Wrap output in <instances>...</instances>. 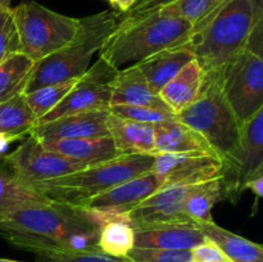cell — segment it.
Wrapping results in <instances>:
<instances>
[{
	"instance_id": "cell-11",
	"label": "cell",
	"mask_w": 263,
	"mask_h": 262,
	"mask_svg": "<svg viewBox=\"0 0 263 262\" xmlns=\"http://www.w3.org/2000/svg\"><path fill=\"white\" fill-rule=\"evenodd\" d=\"M153 172L162 179V188L192 186L223 176L225 163L213 154H157Z\"/></svg>"
},
{
	"instance_id": "cell-14",
	"label": "cell",
	"mask_w": 263,
	"mask_h": 262,
	"mask_svg": "<svg viewBox=\"0 0 263 262\" xmlns=\"http://www.w3.org/2000/svg\"><path fill=\"white\" fill-rule=\"evenodd\" d=\"M109 110H94L63 116L49 122L37 123L30 135L41 143L62 139L108 136L107 120Z\"/></svg>"
},
{
	"instance_id": "cell-35",
	"label": "cell",
	"mask_w": 263,
	"mask_h": 262,
	"mask_svg": "<svg viewBox=\"0 0 263 262\" xmlns=\"http://www.w3.org/2000/svg\"><path fill=\"white\" fill-rule=\"evenodd\" d=\"M192 262H233L225 252L211 239L205 238L203 243L192 249Z\"/></svg>"
},
{
	"instance_id": "cell-16",
	"label": "cell",
	"mask_w": 263,
	"mask_h": 262,
	"mask_svg": "<svg viewBox=\"0 0 263 262\" xmlns=\"http://www.w3.org/2000/svg\"><path fill=\"white\" fill-rule=\"evenodd\" d=\"M162 185L163 182L161 177L156 172L151 171L141 176L127 180L108 192L91 198L81 207L127 212L141 200L148 198L157 190L162 189Z\"/></svg>"
},
{
	"instance_id": "cell-3",
	"label": "cell",
	"mask_w": 263,
	"mask_h": 262,
	"mask_svg": "<svg viewBox=\"0 0 263 262\" xmlns=\"http://www.w3.org/2000/svg\"><path fill=\"white\" fill-rule=\"evenodd\" d=\"M254 17L251 0H226L208 20L193 30L185 44L207 72L220 71L246 49Z\"/></svg>"
},
{
	"instance_id": "cell-37",
	"label": "cell",
	"mask_w": 263,
	"mask_h": 262,
	"mask_svg": "<svg viewBox=\"0 0 263 262\" xmlns=\"http://www.w3.org/2000/svg\"><path fill=\"white\" fill-rule=\"evenodd\" d=\"M246 49L251 50L263 61V15L254 21Z\"/></svg>"
},
{
	"instance_id": "cell-31",
	"label": "cell",
	"mask_w": 263,
	"mask_h": 262,
	"mask_svg": "<svg viewBox=\"0 0 263 262\" xmlns=\"http://www.w3.org/2000/svg\"><path fill=\"white\" fill-rule=\"evenodd\" d=\"M109 112L118 117L138 121V122L151 123V125L176 118V116L168 109L143 107V105H112L109 108Z\"/></svg>"
},
{
	"instance_id": "cell-40",
	"label": "cell",
	"mask_w": 263,
	"mask_h": 262,
	"mask_svg": "<svg viewBox=\"0 0 263 262\" xmlns=\"http://www.w3.org/2000/svg\"><path fill=\"white\" fill-rule=\"evenodd\" d=\"M138 0H115V7L120 10V13H126L134 7Z\"/></svg>"
},
{
	"instance_id": "cell-15",
	"label": "cell",
	"mask_w": 263,
	"mask_h": 262,
	"mask_svg": "<svg viewBox=\"0 0 263 262\" xmlns=\"http://www.w3.org/2000/svg\"><path fill=\"white\" fill-rule=\"evenodd\" d=\"M135 247L139 248L187 249L205 240L199 225L193 222H156L133 225Z\"/></svg>"
},
{
	"instance_id": "cell-5",
	"label": "cell",
	"mask_w": 263,
	"mask_h": 262,
	"mask_svg": "<svg viewBox=\"0 0 263 262\" xmlns=\"http://www.w3.org/2000/svg\"><path fill=\"white\" fill-rule=\"evenodd\" d=\"M154 154H121L35 186L49 199L79 205L112 188L153 171Z\"/></svg>"
},
{
	"instance_id": "cell-2",
	"label": "cell",
	"mask_w": 263,
	"mask_h": 262,
	"mask_svg": "<svg viewBox=\"0 0 263 262\" xmlns=\"http://www.w3.org/2000/svg\"><path fill=\"white\" fill-rule=\"evenodd\" d=\"M193 33V25L179 17H168L156 10L136 20H122L100 51V58L116 69L138 63L148 57L185 45Z\"/></svg>"
},
{
	"instance_id": "cell-25",
	"label": "cell",
	"mask_w": 263,
	"mask_h": 262,
	"mask_svg": "<svg viewBox=\"0 0 263 262\" xmlns=\"http://www.w3.org/2000/svg\"><path fill=\"white\" fill-rule=\"evenodd\" d=\"M135 247L134 231L127 212H120L100 228L98 248L102 253L116 258H126Z\"/></svg>"
},
{
	"instance_id": "cell-22",
	"label": "cell",
	"mask_w": 263,
	"mask_h": 262,
	"mask_svg": "<svg viewBox=\"0 0 263 262\" xmlns=\"http://www.w3.org/2000/svg\"><path fill=\"white\" fill-rule=\"evenodd\" d=\"M204 74L197 59H193L159 91L161 99L175 116L197 99L202 90Z\"/></svg>"
},
{
	"instance_id": "cell-30",
	"label": "cell",
	"mask_w": 263,
	"mask_h": 262,
	"mask_svg": "<svg viewBox=\"0 0 263 262\" xmlns=\"http://www.w3.org/2000/svg\"><path fill=\"white\" fill-rule=\"evenodd\" d=\"M226 0H175L158 9V12L168 17H179L189 21L193 30L199 27L211 17Z\"/></svg>"
},
{
	"instance_id": "cell-27",
	"label": "cell",
	"mask_w": 263,
	"mask_h": 262,
	"mask_svg": "<svg viewBox=\"0 0 263 262\" xmlns=\"http://www.w3.org/2000/svg\"><path fill=\"white\" fill-rule=\"evenodd\" d=\"M36 125L37 117L28 107L23 94L0 104V134L26 138Z\"/></svg>"
},
{
	"instance_id": "cell-19",
	"label": "cell",
	"mask_w": 263,
	"mask_h": 262,
	"mask_svg": "<svg viewBox=\"0 0 263 262\" xmlns=\"http://www.w3.org/2000/svg\"><path fill=\"white\" fill-rule=\"evenodd\" d=\"M108 135L121 154H154V125L118 117L109 112L107 120Z\"/></svg>"
},
{
	"instance_id": "cell-1",
	"label": "cell",
	"mask_w": 263,
	"mask_h": 262,
	"mask_svg": "<svg viewBox=\"0 0 263 262\" xmlns=\"http://www.w3.org/2000/svg\"><path fill=\"white\" fill-rule=\"evenodd\" d=\"M100 222L90 208L46 199L0 213V235L10 246L39 256L100 252Z\"/></svg>"
},
{
	"instance_id": "cell-7",
	"label": "cell",
	"mask_w": 263,
	"mask_h": 262,
	"mask_svg": "<svg viewBox=\"0 0 263 262\" xmlns=\"http://www.w3.org/2000/svg\"><path fill=\"white\" fill-rule=\"evenodd\" d=\"M21 40V51L35 62L68 45L76 36L80 18L61 14L33 0L12 8Z\"/></svg>"
},
{
	"instance_id": "cell-26",
	"label": "cell",
	"mask_w": 263,
	"mask_h": 262,
	"mask_svg": "<svg viewBox=\"0 0 263 262\" xmlns=\"http://www.w3.org/2000/svg\"><path fill=\"white\" fill-rule=\"evenodd\" d=\"M36 62L25 53H15L0 64V104L25 94Z\"/></svg>"
},
{
	"instance_id": "cell-9",
	"label": "cell",
	"mask_w": 263,
	"mask_h": 262,
	"mask_svg": "<svg viewBox=\"0 0 263 262\" xmlns=\"http://www.w3.org/2000/svg\"><path fill=\"white\" fill-rule=\"evenodd\" d=\"M2 161L22 184L32 189L86 167L81 162L49 151L32 136H27L14 151L4 154Z\"/></svg>"
},
{
	"instance_id": "cell-23",
	"label": "cell",
	"mask_w": 263,
	"mask_h": 262,
	"mask_svg": "<svg viewBox=\"0 0 263 262\" xmlns=\"http://www.w3.org/2000/svg\"><path fill=\"white\" fill-rule=\"evenodd\" d=\"M228 198L223 176L207 180L190 188L184 213L198 225H207L215 222L212 217L213 205Z\"/></svg>"
},
{
	"instance_id": "cell-6",
	"label": "cell",
	"mask_w": 263,
	"mask_h": 262,
	"mask_svg": "<svg viewBox=\"0 0 263 262\" xmlns=\"http://www.w3.org/2000/svg\"><path fill=\"white\" fill-rule=\"evenodd\" d=\"M176 120L194 128L210 143L225 163V174L231 169L240 146L241 125L223 95L220 71L204 74L198 98L176 115Z\"/></svg>"
},
{
	"instance_id": "cell-33",
	"label": "cell",
	"mask_w": 263,
	"mask_h": 262,
	"mask_svg": "<svg viewBox=\"0 0 263 262\" xmlns=\"http://www.w3.org/2000/svg\"><path fill=\"white\" fill-rule=\"evenodd\" d=\"M126 258L133 262H192V251L134 247Z\"/></svg>"
},
{
	"instance_id": "cell-10",
	"label": "cell",
	"mask_w": 263,
	"mask_h": 262,
	"mask_svg": "<svg viewBox=\"0 0 263 262\" xmlns=\"http://www.w3.org/2000/svg\"><path fill=\"white\" fill-rule=\"evenodd\" d=\"M117 71L99 57L86 73L80 77L67 97L53 110L40 118L37 123L49 122L73 113L109 110L112 82Z\"/></svg>"
},
{
	"instance_id": "cell-34",
	"label": "cell",
	"mask_w": 263,
	"mask_h": 262,
	"mask_svg": "<svg viewBox=\"0 0 263 262\" xmlns=\"http://www.w3.org/2000/svg\"><path fill=\"white\" fill-rule=\"evenodd\" d=\"M39 262H133L128 258H116L102 252H85V253H57L39 256Z\"/></svg>"
},
{
	"instance_id": "cell-28",
	"label": "cell",
	"mask_w": 263,
	"mask_h": 262,
	"mask_svg": "<svg viewBox=\"0 0 263 262\" xmlns=\"http://www.w3.org/2000/svg\"><path fill=\"white\" fill-rule=\"evenodd\" d=\"M49 199L20 181L7 166L0 164V213L28 203Z\"/></svg>"
},
{
	"instance_id": "cell-18",
	"label": "cell",
	"mask_w": 263,
	"mask_h": 262,
	"mask_svg": "<svg viewBox=\"0 0 263 262\" xmlns=\"http://www.w3.org/2000/svg\"><path fill=\"white\" fill-rule=\"evenodd\" d=\"M112 105H143L159 109H168L158 94L149 86L135 63L125 69H118L112 82ZM170 110V109H168Z\"/></svg>"
},
{
	"instance_id": "cell-13",
	"label": "cell",
	"mask_w": 263,
	"mask_h": 262,
	"mask_svg": "<svg viewBox=\"0 0 263 262\" xmlns=\"http://www.w3.org/2000/svg\"><path fill=\"white\" fill-rule=\"evenodd\" d=\"M192 186H170L157 190L127 211L131 225L156 222L195 223L184 213L185 202Z\"/></svg>"
},
{
	"instance_id": "cell-43",
	"label": "cell",
	"mask_w": 263,
	"mask_h": 262,
	"mask_svg": "<svg viewBox=\"0 0 263 262\" xmlns=\"http://www.w3.org/2000/svg\"><path fill=\"white\" fill-rule=\"evenodd\" d=\"M0 262H22V261H14V259H8V258H0Z\"/></svg>"
},
{
	"instance_id": "cell-24",
	"label": "cell",
	"mask_w": 263,
	"mask_h": 262,
	"mask_svg": "<svg viewBox=\"0 0 263 262\" xmlns=\"http://www.w3.org/2000/svg\"><path fill=\"white\" fill-rule=\"evenodd\" d=\"M205 238L215 241L233 262H263V244L243 238L216 222L200 225Z\"/></svg>"
},
{
	"instance_id": "cell-41",
	"label": "cell",
	"mask_w": 263,
	"mask_h": 262,
	"mask_svg": "<svg viewBox=\"0 0 263 262\" xmlns=\"http://www.w3.org/2000/svg\"><path fill=\"white\" fill-rule=\"evenodd\" d=\"M251 4L253 8L254 21H257L261 15H263V0H251Z\"/></svg>"
},
{
	"instance_id": "cell-20",
	"label": "cell",
	"mask_w": 263,
	"mask_h": 262,
	"mask_svg": "<svg viewBox=\"0 0 263 262\" xmlns=\"http://www.w3.org/2000/svg\"><path fill=\"white\" fill-rule=\"evenodd\" d=\"M193 59L195 58L192 50L181 45L164 49L135 64L143 72L151 89L159 95L164 85L171 81Z\"/></svg>"
},
{
	"instance_id": "cell-17",
	"label": "cell",
	"mask_w": 263,
	"mask_h": 262,
	"mask_svg": "<svg viewBox=\"0 0 263 262\" xmlns=\"http://www.w3.org/2000/svg\"><path fill=\"white\" fill-rule=\"evenodd\" d=\"M154 143L157 154L205 153L220 157L198 131L176 118L154 125Z\"/></svg>"
},
{
	"instance_id": "cell-21",
	"label": "cell",
	"mask_w": 263,
	"mask_h": 262,
	"mask_svg": "<svg viewBox=\"0 0 263 262\" xmlns=\"http://www.w3.org/2000/svg\"><path fill=\"white\" fill-rule=\"evenodd\" d=\"M43 144L49 151L81 162L86 166L109 161L121 156L109 135L98 136V138L62 139V140L46 141Z\"/></svg>"
},
{
	"instance_id": "cell-4",
	"label": "cell",
	"mask_w": 263,
	"mask_h": 262,
	"mask_svg": "<svg viewBox=\"0 0 263 262\" xmlns=\"http://www.w3.org/2000/svg\"><path fill=\"white\" fill-rule=\"evenodd\" d=\"M121 13L104 10L80 18L73 40L51 55L36 62L26 92L66 80L80 79L86 73L92 55L102 50L121 20Z\"/></svg>"
},
{
	"instance_id": "cell-8",
	"label": "cell",
	"mask_w": 263,
	"mask_h": 262,
	"mask_svg": "<svg viewBox=\"0 0 263 262\" xmlns=\"http://www.w3.org/2000/svg\"><path fill=\"white\" fill-rule=\"evenodd\" d=\"M223 95L243 126L263 107V61L243 49L220 69Z\"/></svg>"
},
{
	"instance_id": "cell-38",
	"label": "cell",
	"mask_w": 263,
	"mask_h": 262,
	"mask_svg": "<svg viewBox=\"0 0 263 262\" xmlns=\"http://www.w3.org/2000/svg\"><path fill=\"white\" fill-rule=\"evenodd\" d=\"M243 190H251V192H253V194L256 195V202L259 198H263V175L252 177L248 181L244 182L243 186H241V192Z\"/></svg>"
},
{
	"instance_id": "cell-32",
	"label": "cell",
	"mask_w": 263,
	"mask_h": 262,
	"mask_svg": "<svg viewBox=\"0 0 263 262\" xmlns=\"http://www.w3.org/2000/svg\"><path fill=\"white\" fill-rule=\"evenodd\" d=\"M15 53L21 51V40L13 18L12 8L0 10V64Z\"/></svg>"
},
{
	"instance_id": "cell-42",
	"label": "cell",
	"mask_w": 263,
	"mask_h": 262,
	"mask_svg": "<svg viewBox=\"0 0 263 262\" xmlns=\"http://www.w3.org/2000/svg\"><path fill=\"white\" fill-rule=\"evenodd\" d=\"M10 2L12 0H0V10L2 9H9L10 7Z\"/></svg>"
},
{
	"instance_id": "cell-12",
	"label": "cell",
	"mask_w": 263,
	"mask_h": 262,
	"mask_svg": "<svg viewBox=\"0 0 263 262\" xmlns=\"http://www.w3.org/2000/svg\"><path fill=\"white\" fill-rule=\"evenodd\" d=\"M259 175H263V107L241 126L238 156L223 175L228 198L240 194L244 182Z\"/></svg>"
},
{
	"instance_id": "cell-39",
	"label": "cell",
	"mask_w": 263,
	"mask_h": 262,
	"mask_svg": "<svg viewBox=\"0 0 263 262\" xmlns=\"http://www.w3.org/2000/svg\"><path fill=\"white\" fill-rule=\"evenodd\" d=\"M25 139L26 138H22V136L5 135V134H0V154L4 153V152L8 149V146L10 145V144L15 143V141L25 140Z\"/></svg>"
},
{
	"instance_id": "cell-29",
	"label": "cell",
	"mask_w": 263,
	"mask_h": 262,
	"mask_svg": "<svg viewBox=\"0 0 263 262\" xmlns=\"http://www.w3.org/2000/svg\"><path fill=\"white\" fill-rule=\"evenodd\" d=\"M77 81H79V79L66 80V81L46 85V86L39 87L33 91L23 94L28 107L31 108L33 115L37 117V121L48 115L50 110H53L67 97V94L73 89Z\"/></svg>"
},
{
	"instance_id": "cell-44",
	"label": "cell",
	"mask_w": 263,
	"mask_h": 262,
	"mask_svg": "<svg viewBox=\"0 0 263 262\" xmlns=\"http://www.w3.org/2000/svg\"><path fill=\"white\" fill-rule=\"evenodd\" d=\"M108 2H109V3H110V4H112V5H113V4H115V0H108Z\"/></svg>"
},
{
	"instance_id": "cell-36",
	"label": "cell",
	"mask_w": 263,
	"mask_h": 262,
	"mask_svg": "<svg viewBox=\"0 0 263 262\" xmlns=\"http://www.w3.org/2000/svg\"><path fill=\"white\" fill-rule=\"evenodd\" d=\"M174 2L175 0H138L130 10L121 15V18L122 20H136V18H140L149 13L156 12L164 5L171 4Z\"/></svg>"
}]
</instances>
